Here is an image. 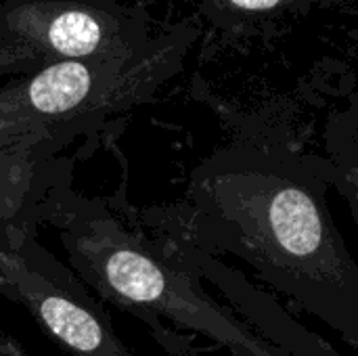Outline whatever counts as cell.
<instances>
[{"instance_id": "cell-6", "label": "cell", "mask_w": 358, "mask_h": 356, "mask_svg": "<svg viewBox=\"0 0 358 356\" xmlns=\"http://www.w3.org/2000/svg\"><path fill=\"white\" fill-rule=\"evenodd\" d=\"M231 2L245 10H266V8L277 6L281 0H231Z\"/></svg>"}, {"instance_id": "cell-5", "label": "cell", "mask_w": 358, "mask_h": 356, "mask_svg": "<svg viewBox=\"0 0 358 356\" xmlns=\"http://www.w3.org/2000/svg\"><path fill=\"white\" fill-rule=\"evenodd\" d=\"M40 317L59 340L80 353H94L103 344V329L96 319L67 298H44Z\"/></svg>"}, {"instance_id": "cell-2", "label": "cell", "mask_w": 358, "mask_h": 356, "mask_svg": "<svg viewBox=\"0 0 358 356\" xmlns=\"http://www.w3.org/2000/svg\"><path fill=\"white\" fill-rule=\"evenodd\" d=\"M21 19V31L55 61L96 59L115 52L113 21L82 2H63L27 10Z\"/></svg>"}, {"instance_id": "cell-1", "label": "cell", "mask_w": 358, "mask_h": 356, "mask_svg": "<svg viewBox=\"0 0 358 356\" xmlns=\"http://www.w3.org/2000/svg\"><path fill=\"white\" fill-rule=\"evenodd\" d=\"M117 57L52 61L0 90V197L27 195L48 157L88 132L120 99Z\"/></svg>"}, {"instance_id": "cell-4", "label": "cell", "mask_w": 358, "mask_h": 356, "mask_svg": "<svg viewBox=\"0 0 358 356\" xmlns=\"http://www.w3.org/2000/svg\"><path fill=\"white\" fill-rule=\"evenodd\" d=\"M273 229L279 243L296 256L313 254L321 243V220L315 208L304 195L294 191L277 199L273 208Z\"/></svg>"}, {"instance_id": "cell-7", "label": "cell", "mask_w": 358, "mask_h": 356, "mask_svg": "<svg viewBox=\"0 0 358 356\" xmlns=\"http://www.w3.org/2000/svg\"><path fill=\"white\" fill-rule=\"evenodd\" d=\"M21 55L15 50H0V63H6V65H15L17 63V59H19Z\"/></svg>"}, {"instance_id": "cell-3", "label": "cell", "mask_w": 358, "mask_h": 356, "mask_svg": "<svg viewBox=\"0 0 358 356\" xmlns=\"http://www.w3.org/2000/svg\"><path fill=\"white\" fill-rule=\"evenodd\" d=\"M107 283L124 298L141 304L157 302L166 292L164 271L145 254L117 248L105 260Z\"/></svg>"}]
</instances>
